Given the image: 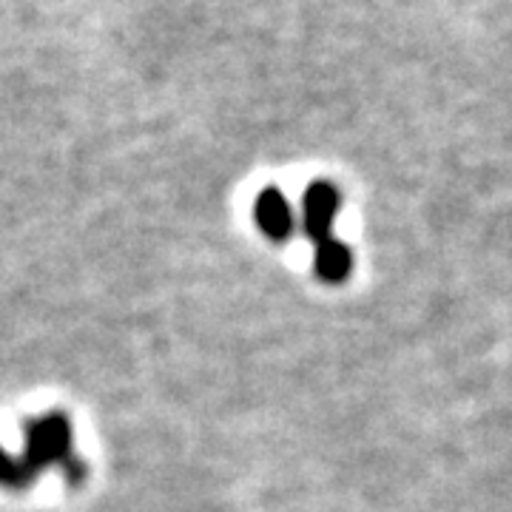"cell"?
<instances>
[{
  "mask_svg": "<svg viewBox=\"0 0 512 512\" xmlns=\"http://www.w3.org/2000/svg\"><path fill=\"white\" fill-rule=\"evenodd\" d=\"M46 464H66L72 481L83 476L72 458V427L63 413H49L26 424V456L9 458L0 450V484L26 487Z\"/></svg>",
  "mask_w": 512,
  "mask_h": 512,
  "instance_id": "6da1fadb",
  "label": "cell"
},
{
  "mask_svg": "<svg viewBox=\"0 0 512 512\" xmlns=\"http://www.w3.org/2000/svg\"><path fill=\"white\" fill-rule=\"evenodd\" d=\"M339 211V191L330 183H313L302 200V228L313 245L333 239V222Z\"/></svg>",
  "mask_w": 512,
  "mask_h": 512,
  "instance_id": "7a4b0ae2",
  "label": "cell"
},
{
  "mask_svg": "<svg viewBox=\"0 0 512 512\" xmlns=\"http://www.w3.org/2000/svg\"><path fill=\"white\" fill-rule=\"evenodd\" d=\"M254 217L256 225L268 234L276 242H285V239L293 234V225H296V217H293L291 202L285 200L276 188H265L254 202Z\"/></svg>",
  "mask_w": 512,
  "mask_h": 512,
  "instance_id": "3957f363",
  "label": "cell"
},
{
  "mask_svg": "<svg viewBox=\"0 0 512 512\" xmlns=\"http://www.w3.org/2000/svg\"><path fill=\"white\" fill-rule=\"evenodd\" d=\"M316 274L322 276L325 282H342L353 268V256H350L348 245L328 239L316 245V256H313Z\"/></svg>",
  "mask_w": 512,
  "mask_h": 512,
  "instance_id": "277c9868",
  "label": "cell"
}]
</instances>
